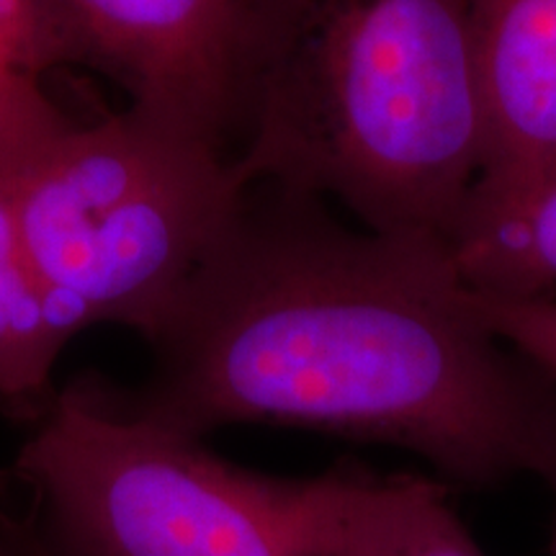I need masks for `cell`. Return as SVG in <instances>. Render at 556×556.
Segmentation results:
<instances>
[{
  "instance_id": "14",
  "label": "cell",
  "mask_w": 556,
  "mask_h": 556,
  "mask_svg": "<svg viewBox=\"0 0 556 556\" xmlns=\"http://www.w3.org/2000/svg\"><path fill=\"white\" fill-rule=\"evenodd\" d=\"M5 556H62L47 539L39 541H11L3 544Z\"/></svg>"
},
{
  "instance_id": "4",
  "label": "cell",
  "mask_w": 556,
  "mask_h": 556,
  "mask_svg": "<svg viewBox=\"0 0 556 556\" xmlns=\"http://www.w3.org/2000/svg\"><path fill=\"white\" fill-rule=\"evenodd\" d=\"M62 556H336L361 464L270 477L201 438L67 392L21 448Z\"/></svg>"
},
{
  "instance_id": "7",
  "label": "cell",
  "mask_w": 556,
  "mask_h": 556,
  "mask_svg": "<svg viewBox=\"0 0 556 556\" xmlns=\"http://www.w3.org/2000/svg\"><path fill=\"white\" fill-rule=\"evenodd\" d=\"M448 253L475 291L556 294V160L523 184L477 193Z\"/></svg>"
},
{
  "instance_id": "11",
  "label": "cell",
  "mask_w": 556,
  "mask_h": 556,
  "mask_svg": "<svg viewBox=\"0 0 556 556\" xmlns=\"http://www.w3.org/2000/svg\"><path fill=\"white\" fill-rule=\"evenodd\" d=\"M467 299L500 343L556 387V294H486L467 287Z\"/></svg>"
},
{
  "instance_id": "2",
  "label": "cell",
  "mask_w": 556,
  "mask_h": 556,
  "mask_svg": "<svg viewBox=\"0 0 556 556\" xmlns=\"http://www.w3.org/2000/svg\"><path fill=\"white\" fill-rule=\"evenodd\" d=\"M235 127L248 186L448 248L486 168L471 3L240 0Z\"/></svg>"
},
{
  "instance_id": "3",
  "label": "cell",
  "mask_w": 556,
  "mask_h": 556,
  "mask_svg": "<svg viewBox=\"0 0 556 556\" xmlns=\"http://www.w3.org/2000/svg\"><path fill=\"white\" fill-rule=\"evenodd\" d=\"M250 186L212 139L129 109L70 127L13 184L21 253L83 328L155 343Z\"/></svg>"
},
{
  "instance_id": "15",
  "label": "cell",
  "mask_w": 556,
  "mask_h": 556,
  "mask_svg": "<svg viewBox=\"0 0 556 556\" xmlns=\"http://www.w3.org/2000/svg\"><path fill=\"white\" fill-rule=\"evenodd\" d=\"M0 556H5V548H3V544H0Z\"/></svg>"
},
{
  "instance_id": "5",
  "label": "cell",
  "mask_w": 556,
  "mask_h": 556,
  "mask_svg": "<svg viewBox=\"0 0 556 556\" xmlns=\"http://www.w3.org/2000/svg\"><path fill=\"white\" fill-rule=\"evenodd\" d=\"M54 65H86L129 109L225 148L240 0H34Z\"/></svg>"
},
{
  "instance_id": "12",
  "label": "cell",
  "mask_w": 556,
  "mask_h": 556,
  "mask_svg": "<svg viewBox=\"0 0 556 556\" xmlns=\"http://www.w3.org/2000/svg\"><path fill=\"white\" fill-rule=\"evenodd\" d=\"M21 242L16 227V206H13V180L0 176V261L18 258Z\"/></svg>"
},
{
  "instance_id": "8",
  "label": "cell",
  "mask_w": 556,
  "mask_h": 556,
  "mask_svg": "<svg viewBox=\"0 0 556 556\" xmlns=\"http://www.w3.org/2000/svg\"><path fill=\"white\" fill-rule=\"evenodd\" d=\"M336 556H486L458 516L451 484L358 469Z\"/></svg>"
},
{
  "instance_id": "6",
  "label": "cell",
  "mask_w": 556,
  "mask_h": 556,
  "mask_svg": "<svg viewBox=\"0 0 556 556\" xmlns=\"http://www.w3.org/2000/svg\"><path fill=\"white\" fill-rule=\"evenodd\" d=\"M469 3L486 114L482 193L523 184L556 160V0Z\"/></svg>"
},
{
  "instance_id": "1",
  "label": "cell",
  "mask_w": 556,
  "mask_h": 556,
  "mask_svg": "<svg viewBox=\"0 0 556 556\" xmlns=\"http://www.w3.org/2000/svg\"><path fill=\"white\" fill-rule=\"evenodd\" d=\"M281 204L238 212L122 405L178 433L287 426L387 443L446 484L539 475L556 387L469 307L448 248Z\"/></svg>"
},
{
  "instance_id": "13",
  "label": "cell",
  "mask_w": 556,
  "mask_h": 556,
  "mask_svg": "<svg viewBox=\"0 0 556 556\" xmlns=\"http://www.w3.org/2000/svg\"><path fill=\"white\" fill-rule=\"evenodd\" d=\"M541 482L546 484L548 497H552V523H548V546H546V556H556V441L548 448V454L541 464L539 475Z\"/></svg>"
},
{
  "instance_id": "10",
  "label": "cell",
  "mask_w": 556,
  "mask_h": 556,
  "mask_svg": "<svg viewBox=\"0 0 556 556\" xmlns=\"http://www.w3.org/2000/svg\"><path fill=\"white\" fill-rule=\"evenodd\" d=\"M83 330L24 255L0 261V397L26 402L45 394L60 353Z\"/></svg>"
},
{
  "instance_id": "9",
  "label": "cell",
  "mask_w": 556,
  "mask_h": 556,
  "mask_svg": "<svg viewBox=\"0 0 556 556\" xmlns=\"http://www.w3.org/2000/svg\"><path fill=\"white\" fill-rule=\"evenodd\" d=\"M50 67L34 0H0V176L13 184L70 127L41 86Z\"/></svg>"
}]
</instances>
